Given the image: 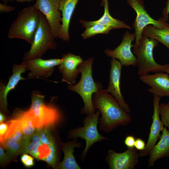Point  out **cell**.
<instances>
[{
    "label": "cell",
    "mask_w": 169,
    "mask_h": 169,
    "mask_svg": "<svg viewBox=\"0 0 169 169\" xmlns=\"http://www.w3.org/2000/svg\"><path fill=\"white\" fill-rule=\"evenodd\" d=\"M24 166L27 167H29L34 165V159L31 156L23 163Z\"/></svg>",
    "instance_id": "36"
},
{
    "label": "cell",
    "mask_w": 169,
    "mask_h": 169,
    "mask_svg": "<svg viewBox=\"0 0 169 169\" xmlns=\"http://www.w3.org/2000/svg\"><path fill=\"white\" fill-rule=\"evenodd\" d=\"M100 111L97 110L93 115H87L83 120V126L70 130L68 133L69 139H75L80 138L85 141V146L81 154V159L84 160L91 147L95 143L109 140L99 132L98 125Z\"/></svg>",
    "instance_id": "7"
},
{
    "label": "cell",
    "mask_w": 169,
    "mask_h": 169,
    "mask_svg": "<svg viewBox=\"0 0 169 169\" xmlns=\"http://www.w3.org/2000/svg\"><path fill=\"white\" fill-rule=\"evenodd\" d=\"M8 128V125L7 123H1L0 125V141L2 142L7 132Z\"/></svg>",
    "instance_id": "31"
},
{
    "label": "cell",
    "mask_w": 169,
    "mask_h": 169,
    "mask_svg": "<svg viewBox=\"0 0 169 169\" xmlns=\"http://www.w3.org/2000/svg\"><path fill=\"white\" fill-rule=\"evenodd\" d=\"M0 146L6 150V154L10 160L21 154L22 142L6 139L0 142Z\"/></svg>",
    "instance_id": "25"
},
{
    "label": "cell",
    "mask_w": 169,
    "mask_h": 169,
    "mask_svg": "<svg viewBox=\"0 0 169 169\" xmlns=\"http://www.w3.org/2000/svg\"><path fill=\"white\" fill-rule=\"evenodd\" d=\"M139 153L135 147L117 152L113 150L107 152L105 161L110 169H134L138 163Z\"/></svg>",
    "instance_id": "11"
},
{
    "label": "cell",
    "mask_w": 169,
    "mask_h": 169,
    "mask_svg": "<svg viewBox=\"0 0 169 169\" xmlns=\"http://www.w3.org/2000/svg\"><path fill=\"white\" fill-rule=\"evenodd\" d=\"M158 43L155 39L142 35L137 49L133 52L136 58L138 75H145L151 72L154 73L166 72L169 64H159L154 58L153 50Z\"/></svg>",
    "instance_id": "5"
},
{
    "label": "cell",
    "mask_w": 169,
    "mask_h": 169,
    "mask_svg": "<svg viewBox=\"0 0 169 169\" xmlns=\"http://www.w3.org/2000/svg\"><path fill=\"white\" fill-rule=\"evenodd\" d=\"M19 3L30 2L35 0H15Z\"/></svg>",
    "instance_id": "39"
},
{
    "label": "cell",
    "mask_w": 169,
    "mask_h": 169,
    "mask_svg": "<svg viewBox=\"0 0 169 169\" xmlns=\"http://www.w3.org/2000/svg\"><path fill=\"white\" fill-rule=\"evenodd\" d=\"M110 27L103 25L96 24L86 28L81 34L83 38L86 39L99 34H108L112 29Z\"/></svg>",
    "instance_id": "27"
},
{
    "label": "cell",
    "mask_w": 169,
    "mask_h": 169,
    "mask_svg": "<svg viewBox=\"0 0 169 169\" xmlns=\"http://www.w3.org/2000/svg\"><path fill=\"white\" fill-rule=\"evenodd\" d=\"M7 123L8 125V128L3 140L8 139L22 142L24 138V136L19 121L12 118Z\"/></svg>",
    "instance_id": "24"
},
{
    "label": "cell",
    "mask_w": 169,
    "mask_h": 169,
    "mask_svg": "<svg viewBox=\"0 0 169 169\" xmlns=\"http://www.w3.org/2000/svg\"><path fill=\"white\" fill-rule=\"evenodd\" d=\"M149 155L148 167L153 166L159 159L169 158V131L166 126L162 131L159 141L153 147Z\"/></svg>",
    "instance_id": "20"
},
{
    "label": "cell",
    "mask_w": 169,
    "mask_h": 169,
    "mask_svg": "<svg viewBox=\"0 0 169 169\" xmlns=\"http://www.w3.org/2000/svg\"><path fill=\"white\" fill-rule=\"evenodd\" d=\"M24 60L26 70L29 71L28 74L29 79L40 77L48 78L52 75L55 67L59 65L62 59H44L38 57Z\"/></svg>",
    "instance_id": "12"
},
{
    "label": "cell",
    "mask_w": 169,
    "mask_h": 169,
    "mask_svg": "<svg viewBox=\"0 0 169 169\" xmlns=\"http://www.w3.org/2000/svg\"><path fill=\"white\" fill-rule=\"evenodd\" d=\"M122 65L117 59L112 58L109 75V85L106 91L116 99L121 107L126 112L130 113L131 110L121 93L120 80Z\"/></svg>",
    "instance_id": "13"
},
{
    "label": "cell",
    "mask_w": 169,
    "mask_h": 169,
    "mask_svg": "<svg viewBox=\"0 0 169 169\" xmlns=\"http://www.w3.org/2000/svg\"><path fill=\"white\" fill-rule=\"evenodd\" d=\"M44 15L40 12L39 25L30 49L24 54V60L42 57L49 49H54L57 44Z\"/></svg>",
    "instance_id": "6"
},
{
    "label": "cell",
    "mask_w": 169,
    "mask_h": 169,
    "mask_svg": "<svg viewBox=\"0 0 169 169\" xmlns=\"http://www.w3.org/2000/svg\"><path fill=\"white\" fill-rule=\"evenodd\" d=\"M79 0H60L59 9L62 13L61 27L59 38L68 41L69 24L72 17Z\"/></svg>",
    "instance_id": "18"
},
{
    "label": "cell",
    "mask_w": 169,
    "mask_h": 169,
    "mask_svg": "<svg viewBox=\"0 0 169 169\" xmlns=\"http://www.w3.org/2000/svg\"><path fill=\"white\" fill-rule=\"evenodd\" d=\"M26 70V65L24 60L20 64H13V74L9 77L8 83L5 85V83L3 84L1 82L0 85V107L3 111L8 112V103L7 96L8 93L15 89L19 81L26 79L23 78L22 74L25 73Z\"/></svg>",
    "instance_id": "17"
},
{
    "label": "cell",
    "mask_w": 169,
    "mask_h": 169,
    "mask_svg": "<svg viewBox=\"0 0 169 169\" xmlns=\"http://www.w3.org/2000/svg\"><path fill=\"white\" fill-rule=\"evenodd\" d=\"M82 146V143L78 141L77 139H74L72 141L66 142H62L61 149L64 157L62 161L59 163L57 169H81L76 161L73 153L75 148H79Z\"/></svg>",
    "instance_id": "19"
},
{
    "label": "cell",
    "mask_w": 169,
    "mask_h": 169,
    "mask_svg": "<svg viewBox=\"0 0 169 169\" xmlns=\"http://www.w3.org/2000/svg\"><path fill=\"white\" fill-rule=\"evenodd\" d=\"M6 119V117L5 115L3 113L0 111V123H2Z\"/></svg>",
    "instance_id": "38"
},
{
    "label": "cell",
    "mask_w": 169,
    "mask_h": 169,
    "mask_svg": "<svg viewBox=\"0 0 169 169\" xmlns=\"http://www.w3.org/2000/svg\"><path fill=\"white\" fill-rule=\"evenodd\" d=\"M135 37L134 33H131L126 31L123 36L120 44L113 50L106 49L105 53L108 56L117 59L122 65L136 66V58L131 50V48L134 46L132 42Z\"/></svg>",
    "instance_id": "10"
},
{
    "label": "cell",
    "mask_w": 169,
    "mask_h": 169,
    "mask_svg": "<svg viewBox=\"0 0 169 169\" xmlns=\"http://www.w3.org/2000/svg\"><path fill=\"white\" fill-rule=\"evenodd\" d=\"M142 34L161 42L169 50V27L158 28L148 25L143 29Z\"/></svg>",
    "instance_id": "23"
},
{
    "label": "cell",
    "mask_w": 169,
    "mask_h": 169,
    "mask_svg": "<svg viewBox=\"0 0 169 169\" xmlns=\"http://www.w3.org/2000/svg\"><path fill=\"white\" fill-rule=\"evenodd\" d=\"M41 143L40 141L38 142L33 147L29 153L31 155L38 160L39 159L38 147Z\"/></svg>",
    "instance_id": "34"
},
{
    "label": "cell",
    "mask_w": 169,
    "mask_h": 169,
    "mask_svg": "<svg viewBox=\"0 0 169 169\" xmlns=\"http://www.w3.org/2000/svg\"><path fill=\"white\" fill-rule=\"evenodd\" d=\"M93 57H91L83 61L78 67L81 74L80 79L76 84L69 85L68 89L78 93L82 98L84 106L81 112L87 115H91L95 113L92 102L93 94L103 89L100 83L94 81L93 76L92 65Z\"/></svg>",
    "instance_id": "2"
},
{
    "label": "cell",
    "mask_w": 169,
    "mask_h": 169,
    "mask_svg": "<svg viewBox=\"0 0 169 169\" xmlns=\"http://www.w3.org/2000/svg\"><path fill=\"white\" fill-rule=\"evenodd\" d=\"M13 0H3V2L5 4H7L8 3L11 2L13 1Z\"/></svg>",
    "instance_id": "40"
},
{
    "label": "cell",
    "mask_w": 169,
    "mask_h": 169,
    "mask_svg": "<svg viewBox=\"0 0 169 169\" xmlns=\"http://www.w3.org/2000/svg\"><path fill=\"white\" fill-rule=\"evenodd\" d=\"M62 61L59 65V72L62 74V82L67 83L69 85H73L80 73L78 67L83 62L79 56L70 53L64 54Z\"/></svg>",
    "instance_id": "15"
},
{
    "label": "cell",
    "mask_w": 169,
    "mask_h": 169,
    "mask_svg": "<svg viewBox=\"0 0 169 169\" xmlns=\"http://www.w3.org/2000/svg\"><path fill=\"white\" fill-rule=\"evenodd\" d=\"M106 0H102V3H103Z\"/></svg>",
    "instance_id": "42"
},
{
    "label": "cell",
    "mask_w": 169,
    "mask_h": 169,
    "mask_svg": "<svg viewBox=\"0 0 169 169\" xmlns=\"http://www.w3.org/2000/svg\"><path fill=\"white\" fill-rule=\"evenodd\" d=\"M144 141L141 138H138L136 139L134 147L137 150L142 151L144 149L146 146Z\"/></svg>",
    "instance_id": "30"
},
{
    "label": "cell",
    "mask_w": 169,
    "mask_h": 169,
    "mask_svg": "<svg viewBox=\"0 0 169 169\" xmlns=\"http://www.w3.org/2000/svg\"><path fill=\"white\" fill-rule=\"evenodd\" d=\"M136 139L132 135H127L125 137L124 143L125 145L129 148H132L134 147Z\"/></svg>",
    "instance_id": "29"
},
{
    "label": "cell",
    "mask_w": 169,
    "mask_h": 169,
    "mask_svg": "<svg viewBox=\"0 0 169 169\" xmlns=\"http://www.w3.org/2000/svg\"><path fill=\"white\" fill-rule=\"evenodd\" d=\"M104 7L103 15L97 20L88 21L83 20H79V21L83 27L85 28L96 24H99L110 27L112 29L125 28L131 29V28L124 21L113 18L110 14L109 10L108 0H105L101 4Z\"/></svg>",
    "instance_id": "21"
},
{
    "label": "cell",
    "mask_w": 169,
    "mask_h": 169,
    "mask_svg": "<svg viewBox=\"0 0 169 169\" xmlns=\"http://www.w3.org/2000/svg\"><path fill=\"white\" fill-rule=\"evenodd\" d=\"M14 7L6 4L0 3V12L1 13H8L15 10Z\"/></svg>",
    "instance_id": "33"
},
{
    "label": "cell",
    "mask_w": 169,
    "mask_h": 169,
    "mask_svg": "<svg viewBox=\"0 0 169 169\" xmlns=\"http://www.w3.org/2000/svg\"><path fill=\"white\" fill-rule=\"evenodd\" d=\"M92 102L95 109L99 110L101 114L98 123L101 131L108 133L120 125H126L131 122L130 113L125 111L106 90L102 89L94 93Z\"/></svg>",
    "instance_id": "1"
},
{
    "label": "cell",
    "mask_w": 169,
    "mask_h": 169,
    "mask_svg": "<svg viewBox=\"0 0 169 169\" xmlns=\"http://www.w3.org/2000/svg\"><path fill=\"white\" fill-rule=\"evenodd\" d=\"M163 72L140 76L142 82L149 86L148 91L153 95L161 97H169V75Z\"/></svg>",
    "instance_id": "16"
},
{
    "label": "cell",
    "mask_w": 169,
    "mask_h": 169,
    "mask_svg": "<svg viewBox=\"0 0 169 169\" xmlns=\"http://www.w3.org/2000/svg\"><path fill=\"white\" fill-rule=\"evenodd\" d=\"M159 114L162 123L169 131V101L160 104Z\"/></svg>",
    "instance_id": "28"
},
{
    "label": "cell",
    "mask_w": 169,
    "mask_h": 169,
    "mask_svg": "<svg viewBox=\"0 0 169 169\" xmlns=\"http://www.w3.org/2000/svg\"><path fill=\"white\" fill-rule=\"evenodd\" d=\"M166 72L169 74V65L168 68L166 69Z\"/></svg>",
    "instance_id": "41"
},
{
    "label": "cell",
    "mask_w": 169,
    "mask_h": 169,
    "mask_svg": "<svg viewBox=\"0 0 169 169\" xmlns=\"http://www.w3.org/2000/svg\"><path fill=\"white\" fill-rule=\"evenodd\" d=\"M127 2L136 14V19L132 25L136 36L133 52L138 48L139 41L143 35V30L145 27L151 25L157 28H163L169 27V23L163 17L157 20L152 18L146 10L142 0H127Z\"/></svg>",
    "instance_id": "8"
},
{
    "label": "cell",
    "mask_w": 169,
    "mask_h": 169,
    "mask_svg": "<svg viewBox=\"0 0 169 169\" xmlns=\"http://www.w3.org/2000/svg\"><path fill=\"white\" fill-rule=\"evenodd\" d=\"M40 13L34 5L23 9L10 26L8 37L23 39L31 45L39 25Z\"/></svg>",
    "instance_id": "3"
},
{
    "label": "cell",
    "mask_w": 169,
    "mask_h": 169,
    "mask_svg": "<svg viewBox=\"0 0 169 169\" xmlns=\"http://www.w3.org/2000/svg\"><path fill=\"white\" fill-rule=\"evenodd\" d=\"M30 156L26 153L23 154L21 157V160L22 162L23 163L28 159Z\"/></svg>",
    "instance_id": "37"
},
{
    "label": "cell",
    "mask_w": 169,
    "mask_h": 169,
    "mask_svg": "<svg viewBox=\"0 0 169 169\" xmlns=\"http://www.w3.org/2000/svg\"><path fill=\"white\" fill-rule=\"evenodd\" d=\"M10 160L4 152V149L1 146L0 147V163L1 165H4Z\"/></svg>",
    "instance_id": "32"
},
{
    "label": "cell",
    "mask_w": 169,
    "mask_h": 169,
    "mask_svg": "<svg viewBox=\"0 0 169 169\" xmlns=\"http://www.w3.org/2000/svg\"><path fill=\"white\" fill-rule=\"evenodd\" d=\"M161 98L153 95V113L152 117V121L145 148L143 151L139 152L140 156L143 157L149 155L151 150L159 140L161 135V132L164 129V125L160 119L159 114V106Z\"/></svg>",
    "instance_id": "14"
},
{
    "label": "cell",
    "mask_w": 169,
    "mask_h": 169,
    "mask_svg": "<svg viewBox=\"0 0 169 169\" xmlns=\"http://www.w3.org/2000/svg\"><path fill=\"white\" fill-rule=\"evenodd\" d=\"M41 130L42 129H37L31 135L24 136L21 153L29 154L33 147L40 141Z\"/></svg>",
    "instance_id": "26"
},
{
    "label": "cell",
    "mask_w": 169,
    "mask_h": 169,
    "mask_svg": "<svg viewBox=\"0 0 169 169\" xmlns=\"http://www.w3.org/2000/svg\"><path fill=\"white\" fill-rule=\"evenodd\" d=\"M13 118L19 121L24 136L31 135L37 129L33 117L28 110H23L17 109L13 112Z\"/></svg>",
    "instance_id": "22"
},
{
    "label": "cell",
    "mask_w": 169,
    "mask_h": 169,
    "mask_svg": "<svg viewBox=\"0 0 169 169\" xmlns=\"http://www.w3.org/2000/svg\"><path fill=\"white\" fill-rule=\"evenodd\" d=\"M45 96L38 90H34L31 94V104L28 110L33 119L36 128L46 127H54L62 118L61 113L51 100L46 104L44 100Z\"/></svg>",
    "instance_id": "4"
},
{
    "label": "cell",
    "mask_w": 169,
    "mask_h": 169,
    "mask_svg": "<svg viewBox=\"0 0 169 169\" xmlns=\"http://www.w3.org/2000/svg\"><path fill=\"white\" fill-rule=\"evenodd\" d=\"M59 2L60 0H36L33 5L45 17L55 38H59L61 25Z\"/></svg>",
    "instance_id": "9"
},
{
    "label": "cell",
    "mask_w": 169,
    "mask_h": 169,
    "mask_svg": "<svg viewBox=\"0 0 169 169\" xmlns=\"http://www.w3.org/2000/svg\"><path fill=\"white\" fill-rule=\"evenodd\" d=\"M169 0H167L165 7L162 11V16L167 21L169 19Z\"/></svg>",
    "instance_id": "35"
}]
</instances>
